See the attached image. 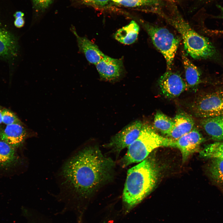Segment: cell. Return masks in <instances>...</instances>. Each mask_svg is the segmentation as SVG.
<instances>
[{
	"mask_svg": "<svg viewBox=\"0 0 223 223\" xmlns=\"http://www.w3.org/2000/svg\"><path fill=\"white\" fill-rule=\"evenodd\" d=\"M114 163L96 147H87L73 157L64 166L62 175L74 193L87 197L111 176Z\"/></svg>",
	"mask_w": 223,
	"mask_h": 223,
	"instance_id": "obj_1",
	"label": "cell"
},
{
	"mask_svg": "<svg viewBox=\"0 0 223 223\" xmlns=\"http://www.w3.org/2000/svg\"><path fill=\"white\" fill-rule=\"evenodd\" d=\"M158 176V168L149 159L128 170L122 196L125 213L129 212L151 192Z\"/></svg>",
	"mask_w": 223,
	"mask_h": 223,
	"instance_id": "obj_2",
	"label": "cell"
},
{
	"mask_svg": "<svg viewBox=\"0 0 223 223\" xmlns=\"http://www.w3.org/2000/svg\"><path fill=\"white\" fill-rule=\"evenodd\" d=\"M161 15L180 34L185 50L192 58L206 59L216 55V49L209 40L195 31L179 14L168 16Z\"/></svg>",
	"mask_w": 223,
	"mask_h": 223,
	"instance_id": "obj_3",
	"label": "cell"
},
{
	"mask_svg": "<svg viewBox=\"0 0 223 223\" xmlns=\"http://www.w3.org/2000/svg\"><path fill=\"white\" fill-rule=\"evenodd\" d=\"M175 141L160 135L148 124H143L138 137L128 147L127 152L121 161L122 166L125 167L142 161L158 147H175Z\"/></svg>",
	"mask_w": 223,
	"mask_h": 223,
	"instance_id": "obj_4",
	"label": "cell"
},
{
	"mask_svg": "<svg viewBox=\"0 0 223 223\" xmlns=\"http://www.w3.org/2000/svg\"><path fill=\"white\" fill-rule=\"evenodd\" d=\"M143 25L153 45L164 58L167 70H171L179 39L165 28L147 23H144Z\"/></svg>",
	"mask_w": 223,
	"mask_h": 223,
	"instance_id": "obj_5",
	"label": "cell"
},
{
	"mask_svg": "<svg viewBox=\"0 0 223 223\" xmlns=\"http://www.w3.org/2000/svg\"><path fill=\"white\" fill-rule=\"evenodd\" d=\"M191 109L196 117L201 119L223 115V89L199 94L192 103Z\"/></svg>",
	"mask_w": 223,
	"mask_h": 223,
	"instance_id": "obj_6",
	"label": "cell"
},
{
	"mask_svg": "<svg viewBox=\"0 0 223 223\" xmlns=\"http://www.w3.org/2000/svg\"><path fill=\"white\" fill-rule=\"evenodd\" d=\"M142 125V122L139 120L128 125L113 136L105 146L119 153L137 138Z\"/></svg>",
	"mask_w": 223,
	"mask_h": 223,
	"instance_id": "obj_7",
	"label": "cell"
},
{
	"mask_svg": "<svg viewBox=\"0 0 223 223\" xmlns=\"http://www.w3.org/2000/svg\"><path fill=\"white\" fill-rule=\"evenodd\" d=\"M158 83L162 94L168 98L177 97L187 89L181 76L170 70L167 71L161 76Z\"/></svg>",
	"mask_w": 223,
	"mask_h": 223,
	"instance_id": "obj_8",
	"label": "cell"
},
{
	"mask_svg": "<svg viewBox=\"0 0 223 223\" xmlns=\"http://www.w3.org/2000/svg\"><path fill=\"white\" fill-rule=\"evenodd\" d=\"M204 138L199 131L194 128L190 132L175 140V147L180 151L183 162L185 161L191 154L199 151Z\"/></svg>",
	"mask_w": 223,
	"mask_h": 223,
	"instance_id": "obj_9",
	"label": "cell"
},
{
	"mask_svg": "<svg viewBox=\"0 0 223 223\" xmlns=\"http://www.w3.org/2000/svg\"><path fill=\"white\" fill-rule=\"evenodd\" d=\"M95 65L100 78L104 80H116L120 77L124 72L122 59L113 58L106 55Z\"/></svg>",
	"mask_w": 223,
	"mask_h": 223,
	"instance_id": "obj_10",
	"label": "cell"
},
{
	"mask_svg": "<svg viewBox=\"0 0 223 223\" xmlns=\"http://www.w3.org/2000/svg\"><path fill=\"white\" fill-rule=\"evenodd\" d=\"M71 29L76 38L79 51L84 55L89 63L96 65L105 55L87 38L79 36L74 27H72Z\"/></svg>",
	"mask_w": 223,
	"mask_h": 223,
	"instance_id": "obj_11",
	"label": "cell"
},
{
	"mask_svg": "<svg viewBox=\"0 0 223 223\" xmlns=\"http://www.w3.org/2000/svg\"><path fill=\"white\" fill-rule=\"evenodd\" d=\"M26 135V130L22 124L7 125L4 129L0 130V141L15 148L22 144Z\"/></svg>",
	"mask_w": 223,
	"mask_h": 223,
	"instance_id": "obj_12",
	"label": "cell"
},
{
	"mask_svg": "<svg viewBox=\"0 0 223 223\" xmlns=\"http://www.w3.org/2000/svg\"><path fill=\"white\" fill-rule=\"evenodd\" d=\"M173 119L174 127L167 136L171 139L176 140L190 132L194 128V120L192 117L186 112H179Z\"/></svg>",
	"mask_w": 223,
	"mask_h": 223,
	"instance_id": "obj_13",
	"label": "cell"
},
{
	"mask_svg": "<svg viewBox=\"0 0 223 223\" xmlns=\"http://www.w3.org/2000/svg\"><path fill=\"white\" fill-rule=\"evenodd\" d=\"M200 124L211 139L223 141V115L202 119Z\"/></svg>",
	"mask_w": 223,
	"mask_h": 223,
	"instance_id": "obj_14",
	"label": "cell"
},
{
	"mask_svg": "<svg viewBox=\"0 0 223 223\" xmlns=\"http://www.w3.org/2000/svg\"><path fill=\"white\" fill-rule=\"evenodd\" d=\"M139 31V25L132 20L128 24L118 30L114 34V37L121 43L130 45L136 40Z\"/></svg>",
	"mask_w": 223,
	"mask_h": 223,
	"instance_id": "obj_15",
	"label": "cell"
},
{
	"mask_svg": "<svg viewBox=\"0 0 223 223\" xmlns=\"http://www.w3.org/2000/svg\"><path fill=\"white\" fill-rule=\"evenodd\" d=\"M185 71L187 88H195L200 82V73L198 68L187 57L184 52L181 55Z\"/></svg>",
	"mask_w": 223,
	"mask_h": 223,
	"instance_id": "obj_16",
	"label": "cell"
},
{
	"mask_svg": "<svg viewBox=\"0 0 223 223\" xmlns=\"http://www.w3.org/2000/svg\"><path fill=\"white\" fill-rule=\"evenodd\" d=\"M15 149L0 141V169H7L17 163L18 158Z\"/></svg>",
	"mask_w": 223,
	"mask_h": 223,
	"instance_id": "obj_17",
	"label": "cell"
},
{
	"mask_svg": "<svg viewBox=\"0 0 223 223\" xmlns=\"http://www.w3.org/2000/svg\"><path fill=\"white\" fill-rule=\"evenodd\" d=\"M207 169L211 179L223 191V160L211 159Z\"/></svg>",
	"mask_w": 223,
	"mask_h": 223,
	"instance_id": "obj_18",
	"label": "cell"
},
{
	"mask_svg": "<svg viewBox=\"0 0 223 223\" xmlns=\"http://www.w3.org/2000/svg\"><path fill=\"white\" fill-rule=\"evenodd\" d=\"M174 125V119L161 112L156 113L154 118V126L157 131L167 136L172 131Z\"/></svg>",
	"mask_w": 223,
	"mask_h": 223,
	"instance_id": "obj_19",
	"label": "cell"
},
{
	"mask_svg": "<svg viewBox=\"0 0 223 223\" xmlns=\"http://www.w3.org/2000/svg\"><path fill=\"white\" fill-rule=\"evenodd\" d=\"M16 47L14 38L7 31L0 28V56L14 55Z\"/></svg>",
	"mask_w": 223,
	"mask_h": 223,
	"instance_id": "obj_20",
	"label": "cell"
},
{
	"mask_svg": "<svg viewBox=\"0 0 223 223\" xmlns=\"http://www.w3.org/2000/svg\"><path fill=\"white\" fill-rule=\"evenodd\" d=\"M199 154L204 158L223 160V141H216L206 145Z\"/></svg>",
	"mask_w": 223,
	"mask_h": 223,
	"instance_id": "obj_21",
	"label": "cell"
},
{
	"mask_svg": "<svg viewBox=\"0 0 223 223\" xmlns=\"http://www.w3.org/2000/svg\"><path fill=\"white\" fill-rule=\"evenodd\" d=\"M126 7H136L156 5L162 0H111Z\"/></svg>",
	"mask_w": 223,
	"mask_h": 223,
	"instance_id": "obj_22",
	"label": "cell"
},
{
	"mask_svg": "<svg viewBox=\"0 0 223 223\" xmlns=\"http://www.w3.org/2000/svg\"><path fill=\"white\" fill-rule=\"evenodd\" d=\"M2 122L7 125L21 124L20 120L13 113L10 111L4 109L2 112Z\"/></svg>",
	"mask_w": 223,
	"mask_h": 223,
	"instance_id": "obj_23",
	"label": "cell"
},
{
	"mask_svg": "<svg viewBox=\"0 0 223 223\" xmlns=\"http://www.w3.org/2000/svg\"><path fill=\"white\" fill-rule=\"evenodd\" d=\"M34 7L38 11L44 10L51 3L52 0H32Z\"/></svg>",
	"mask_w": 223,
	"mask_h": 223,
	"instance_id": "obj_24",
	"label": "cell"
},
{
	"mask_svg": "<svg viewBox=\"0 0 223 223\" xmlns=\"http://www.w3.org/2000/svg\"><path fill=\"white\" fill-rule=\"evenodd\" d=\"M84 4L97 7H103L108 4L110 0H80Z\"/></svg>",
	"mask_w": 223,
	"mask_h": 223,
	"instance_id": "obj_25",
	"label": "cell"
},
{
	"mask_svg": "<svg viewBox=\"0 0 223 223\" xmlns=\"http://www.w3.org/2000/svg\"><path fill=\"white\" fill-rule=\"evenodd\" d=\"M30 223H51L48 219L42 215L32 211Z\"/></svg>",
	"mask_w": 223,
	"mask_h": 223,
	"instance_id": "obj_26",
	"label": "cell"
},
{
	"mask_svg": "<svg viewBox=\"0 0 223 223\" xmlns=\"http://www.w3.org/2000/svg\"><path fill=\"white\" fill-rule=\"evenodd\" d=\"M24 21L23 17L15 18L14 21L15 26L19 28L22 27L24 25Z\"/></svg>",
	"mask_w": 223,
	"mask_h": 223,
	"instance_id": "obj_27",
	"label": "cell"
},
{
	"mask_svg": "<svg viewBox=\"0 0 223 223\" xmlns=\"http://www.w3.org/2000/svg\"><path fill=\"white\" fill-rule=\"evenodd\" d=\"M24 15V14L22 12L20 11L16 12L14 15V16L15 18L23 17Z\"/></svg>",
	"mask_w": 223,
	"mask_h": 223,
	"instance_id": "obj_28",
	"label": "cell"
},
{
	"mask_svg": "<svg viewBox=\"0 0 223 223\" xmlns=\"http://www.w3.org/2000/svg\"><path fill=\"white\" fill-rule=\"evenodd\" d=\"M218 7L221 10V14L220 15L218 16L217 18L223 19V7L219 5H218Z\"/></svg>",
	"mask_w": 223,
	"mask_h": 223,
	"instance_id": "obj_29",
	"label": "cell"
},
{
	"mask_svg": "<svg viewBox=\"0 0 223 223\" xmlns=\"http://www.w3.org/2000/svg\"><path fill=\"white\" fill-rule=\"evenodd\" d=\"M2 111L0 108V124L2 122Z\"/></svg>",
	"mask_w": 223,
	"mask_h": 223,
	"instance_id": "obj_30",
	"label": "cell"
}]
</instances>
